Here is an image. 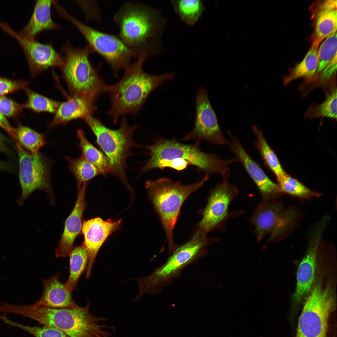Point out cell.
<instances>
[{
  "label": "cell",
  "mask_w": 337,
  "mask_h": 337,
  "mask_svg": "<svg viewBox=\"0 0 337 337\" xmlns=\"http://www.w3.org/2000/svg\"><path fill=\"white\" fill-rule=\"evenodd\" d=\"M298 321L296 337H327L328 320L336 295L330 283L317 280L313 285Z\"/></svg>",
  "instance_id": "9"
},
{
  "label": "cell",
  "mask_w": 337,
  "mask_h": 337,
  "mask_svg": "<svg viewBox=\"0 0 337 337\" xmlns=\"http://www.w3.org/2000/svg\"><path fill=\"white\" fill-rule=\"evenodd\" d=\"M19 158V176L22 193L17 200L20 206L34 191L42 190L48 195L50 203L55 200L52 188L50 171L52 163L45 155L33 154L16 142Z\"/></svg>",
  "instance_id": "11"
},
{
  "label": "cell",
  "mask_w": 337,
  "mask_h": 337,
  "mask_svg": "<svg viewBox=\"0 0 337 337\" xmlns=\"http://www.w3.org/2000/svg\"><path fill=\"white\" fill-rule=\"evenodd\" d=\"M60 16L77 28L94 52L105 59L116 75L120 70L131 64L134 58L137 57L136 53L119 37L94 29L77 20L65 9L61 11Z\"/></svg>",
  "instance_id": "10"
},
{
  "label": "cell",
  "mask_w": 337,
  "mask_h": 337,
  "mask_svg": "<svg viewBox=\"0 0 337 337\" xmlns=\"http://www.w3.org/2000/svg\"><path fill=\"white\" fill-rule=\"evenodd\" d=\"M336 69L337 56H336L321 71L320 81L322 82L328 80L336 71Z\"/></svg>",
  "instance_id": "40"
},
{
  "label": "cell",
  "mask_w": 337,
  "mask_h": 337,
  "mask_svg": "<svg viewBox=\"0 0 337 337\" xmlns=\"http://www.w3.org/2000/svg\"><path fill=\"white\" fill-rule=\"evenodd\" d=\"M15 142L23 146L31 153L36 154L46 143L44 135L26 126L19 125L15 130Z\"/></svg>",
  "instance_id": "29"
},
{
  "label": "cell",
  "mask_w": 337,
  "mask_h": 337,
  "mask_svg": "<svg viewBox=\"0 0 337 337\" xmlns=\"http://www.w3.org/2000/svg\"><path fill=\"white\" fill-rule=\"evenodd\" d=\"M27 97L24 108L37 113L47 112L55 114L61 102L49 98L27 88L25 89Z\"/></svg>",
  "instance_id": "31"
},
{
  "label": "cell",
  "mask_w": 337,
  "mask_h": 337,
  "mask_svg": "<svg viewBox=\"0 0 337 337\" xmlns=\"http://www.w3.org/2000/svg\"><path fill=\"white\" fill-rule=\"evenodd\" d=\"M319 44L313 42L312 45L302 61L287 76L284 78L283 83L286 85L299 78H309L317 71L318 66V47Z\"/></svg>",
  "instance_id": "26"
},
{
  "label": "cell",
  "mask_w": 337,
  "mask_h": 337,
  "mask_svg": "<svg viewBox=\"0 0 337 337\" xmlns=\"http://www.w3.org/2000/svg\"><path fill=\"white\" fill-rule=\"evenodd\" d=\"M337 38L336 32L327 37L320 45L318 51V73L337 56Z\"/></svg>",
  "instance_id": "33"
},
{
  "label": "cell",
  "mask_w": 337,
  "mask_h": 337,
  "mask_svg": "<svg viewBox=\"0 0 337 337\" xmlns=\"http://www.w3.org/2000/svg\"><path fill=\"white\" fill-rule=\"evenodd\" d=\"M87 19L100 23L101 22L100 10L96 1H77Z\"/></svg>",
  "instance_id": "37"
},
{
  "label": "cell",
  "mask_w": 337,
  "mask_h": 337,
  "mask_svg": "<svg viewBox=\"0 0 337 337\" xmlns=\"http://www.w3.org/2000/svg\"><path fill=\"white\" fill-rule=\"evenodd\" d=\"M95 103L81 96H72L66 101L61 102L52 120L48 125L52 128L65 125L78 119H84L92 115L96 109Z\"/></svg>",
  "instance_id": "21"
},
{
  "label": "cell",
  "mask_w": 337,
  "mask_h": 337,
  "mask_svg": "<svg viewBox=\"0 0 337 337\" xmlns=\"http://www.w3.org/2000/svg\"><path fill=\"white\" fill-rule=\"evenodd\" d=\"M206 175L200 181L184 185L165 177L145 183L149 197L160 218L167 237L169 252L175 249L173 239L174 226L184 201L191 194L200 188L209 178Z\"/></svg>",
  "instance_id": "7"
},
{
  "label": "cell",
  "mask_w": 337,
  "mask_h": 337,
  "mask_svg": "<svg viewBox=\"0 0 337 337\" xmlns=\"http://www.w3.org/2000/svg\"><path fill=\"white\" fill-rule=\"evenodd\" d=\"M206 233L199 228L190 240L175 248L164 264L150 275L138 280L139 292L138 297L145 293L162 292L180 276L186 267L205 256L208 244Z\"/></svg>",
  "instance_id": "4"
},
{
  "label": "cell",
  "mask_w": 337,
  "mask_h": 337,
  "mask_svg": "<svg viewBox=\"0 0 337 337\" xmlns=\"http://www.w3.org/2000/svg\"><path fill=\"white\" fill-rule=\"evenodd\" d=\"M114 21L119 28V37L137 57L146 58L159 52L165 21L157 10L140 2L124 3L115 13Z\"/></svg>",
  "instance_id": "1"
},
{
  "label": "cell",
  "mask_w": 337,
  "mask_h": 337,
  "mask_svg": "<svg viewBox=\"0 0 337 337\" xmlns=\"http://www.w3.org/2000/svg\"><path fill=\"white\" fill-rule=\"evenodd\" d=\"M87 184L78 189L77 199L71 213L66 220L63 233L55 251V256L66 257L74 247L76 237L81 232L83 213L86 206L85 193Z\"/></svg>",
  "instance_id": "19"
},
{
  "label": "cell",
  "mask_w": 337,
  "mask_h": 337,
  "mask_svg": "<svg viewBox=\"0 0 337 337\" xmlns=\"http://www.w3.org/2000/svg\"><path fill=\"white\" fill-rule=\"evenodd\" d=\"M227 145L242 164L250 177L266 199L275 197L282 193L277 184L272 181L260 165L247 152L240 141L232 133L227 132Z\"/></svg>",
  "instance_id": "16"
},
{
  "label": "cell",
  "mask_w": 337,
  "mask_h": 337,
  "mask_svg": "<svg viewBox=\"0 0 337 337\" xmlns=\"http://www.w3.org/2000/svg\"><path fill=\"white\" fill-rule=\"evenodd\" d=\"M90 305L88 303L84 307L73 309L15 305L13 312L34 320L43 326L58 329L69 337H103L105 335H111L103 329L113 327L99 324L108 318L93 315L89 311Z\"/></svg>",
  "instance_id": "3"
},
{
  "label": "cell",
  "mask_w": 337,
  "mask_h": 337,
  "mask_svg": "<svg viewBox=\"0 0 337 337\" xmlns=\"http://www.w3.org/2000/svg\"><path fill=\"white\" fill-rule=\"evenodd\" d=\"M325 226L318 223L310 239L305 256L299 264L297 273V284L294 295L295 302L301 301L310 292L314 282L317 252Z\"/></svg>",
  "instance_id": "17"
},
{
  "label": "cell",
  "mask_w": 337,
  "mask_h": 337,
  "mask_svg": "<svg viewBox=\"0 0 337 337\" xmlns=\"http://www.w3.org/2000/svg\"><path fill=\"white\" fill-rule=\"evenodd\" d=\"M336 9L322 10L316 21L313 42L319 44L325 38L336 32Z\"/></svg>",
  "instance_id": "30"
},
{
  "label": "cell",
  "mask_w": 337,
  "mask_h": 337,
  "mask_svg": "<svg viewBox=\"0 0 337 337\" xmlns=\"http://www.w3.org/2000/svg\"><path fill=\"white\" fill-rule=\"evenodd\" d=\"M4 139L2 135L0 134V149H2L4 146Z\"/></svg>",
  "instance_id": "43"
},
{
  "label": "cell",
  "mask_w": 337,
  "mask_h": 337,
  "mask_svg": "<svg viewBox=\"0 0 337 337\" xmlns=\"http://www.w3.org/2000/svg\"><path fill=\"white\" fill-rule=\"evenodd\" d=\"M312 117H325L337 119V90H334L325 101L308 112Z\"/></svg>",
  "instance_id": "34"
},
{
  "label": "cell",
  "mask_w": 337,
  "mask_h": 337,
  "mask_svg": "<svg viewBox=\"0 0 337 337\" xmlns=\"http://www.w3.org/2000/svg\"><path fill=\"white\" fill-rule=\"evenodd\" d=\"M321 11L325 10L336 9V0H326L325 1L321 6Z\"/></svg>",
  "instance_id": "42"
},
{
  "label": "cell",
  "mask_w": 337,
  "mask_h": 337,
  "mask_svg": "<svg viewBox=\"0 0 337 337\" xmlns=\"http://www.w3.org/2000/svg\"><path fill=\"white\" fill-rule=\"evenodd\" d=\"M171 3L180 19L191 27L200 19L205 10L203 3L200 0H174Z\"/></svg>",
  "instance_id": "25"
},
{
  "label": "cell",
  "mask_w": 337,
  "mask_h": 337,
  "mask_svg": "<svg viewBox=\"0 0 337 337\" xmlns=\"http://www.w3.org/2000/svg\"><path fill=\"white\" fill-rule=\"evenodd\" d=\"M6 168L5 164L3 163L0 162V169H5Z\"/></svg>",
  "instance_id": "44"
},
{
  "label": "cell",
  "mask_w": 337,
  "mask_h": 337,
  "mask_svg": "<svg viewBox=\"0 0 337 337\" xmlns=\"http://www.w3.org/2000/svg\"><path fill=\"white\" fill-rule=\"evenodd\" d=\"M137 58L124 69V76L119 81L107 86L106 92L109 94L111 101L108 114L115 124L122 115L137 114L151 92L175 75L173 73L159 76L149 74L143 68L145 56L140 55Z\"/></svg>",
  "instance_id": "2"
},
{
  "label": "cell",
  "mask_w": 337,
  "mask_h": 337,
  "mask_svg": "<svg viewBox=\"0 0 337 337\" xmlns=\"http://www.w3.org/2000/svg\"><path fill=\"white\" fill-rule=\"evenodd\" d=\"M198 143L187 144L175 139H160L152 145L144 146L150 156L141 169V173L150 170L151 166L160 160L181 159L187 161L190 165L195 166L200 172L206 175L220 174L223 180H227L230 173V165L238 162L237 158L222 159L218 155L202 151Z\"/></svg>",
  "instance_id": "5"
},
{
  "label": "cell",
  "mask_w": 337,
  "mask_h": 337,
  "mask_svg": "<svg viewBox=\"0 0 337 337\" xmlns=\"http://www.w3.org/2000/svg\"><path fill=\"white\" fill-rule=\"evenodd\" d=\"M297 216L292 208L284 209L282 205L276 203L266 202L261 204L253 219L258 240L271 233L270 240L276 238L288 228Z\"/></svg>",
  "instance_id": "14"
},
{
  "label": "cell",
  "mask_w": 337,
  "mask_h": 337,
  "mask_svg": "<svg viewBox=\"0 0 337 337\" xmlns=\"http://www.w3.org/2000/svg\"><path fill=\"white\" fill-rule=\"evenodd\" d=\"M277 182L282 193L305 199L317 198L322 195V193L311 190L299 180L288 174Z\"/></svg>",
  "instance_id": "32"
},
{
  "label": "cell",
  "mask_w": 337,
  "mask_h": 337,
  "mask_svg": "<svg viewBox=\"0 0 337 337\" xmlns=\"http://www.w3.org/2000/svg\"><path fill=\"white\" fill-rule=\"evenodd\" d=\"M59 275L56 274L43 281L42 295L32 305L33 306L70 309L79 307L72 298V291L59 281Z\"/></svg>",
  "instance_id": "20"
},
{
  "label": "cell",
  "mask_w": 337,
  "mask_h": 337,
  "mask_svg": "<svg viewBox=\"0 0 337 337\" xmlns=\"http://www.w3.org/2000/svg\"><path fill=\"white\" fill-rule=\"evenodd\" d=\"M28 83L24 80H14L0 77V96L25 89Z\"/></svg>",
  "instance_id": "38"
},
{
  "label": "cell",
  "mask_w": 337,
  "mask_h": 337,
  "mask_svg": "<svg viewBox=\"0 0 337 337\" xmlns=\"http://www.w3.org/2000/svg\"><path fill=\"white\" fill-rule=\"evenodd\" d=\"M122 220H104L97 217L83 222L81 232L84 237L83 245L88 254L86 277L90 276L96 256L104 242L114 232L120 228Z\"/></svg>",
  "instance_id": "15"
},
{
  "label": "cell",
  "mask_w": 337,
  "mask_h": 337,
  "mask_svg": "<svg viewBox=\"0 0 337 337\" xmlns=\"http://www.w3.org/2000/svg\"><path fill=\"white\" fill-rule=\"evenodd\" d=\"M70 275L64 284L69 290L72 291L87 265L88 254L82 244L73 248L70 254Z\"/></svg>",
  "instance_id": "27"
},
{
  "label": "cell",
  "mask_w": 337,
  "mask_h": 337,
  "mask_svg": "<svg viewBox=\"0 0 337 337\" xmlns=\"http://www.w3.org/2000/svg\"><path fill=\"white\" fill-rule=\"evenodd\" d=\"M196 116L193 130L183 139L194 140L199 143L205 140L216 145H228L218 123L216 115L210 102L208 93L200 89L196 96Z\"/></svg>",
  "instance_id": "13"
},
{
  "label": "cell",
  "mask_w": 337,
  "mask_h": 337,
  "mask_svg": "<svg viewBox=\"0 0 337 337\" xmlns=\"http://www.w3.org/2000/svg\"><path fill=\"white\" fill-rule=\"evenodd\" d=\"M188 165H190L189 163L183 159L162 160L153 164L150 167V170L155 168L162 169L166 168H169L177 171H181L185 169Z\"/></svg>",
  "instance_id": "39"
},
{
  "label": "cell",
  "mask_w": 337,
  "mask_h": 337,
  "mask_svg": "<svg viewBox=\"0 0 337 337\" xmlns=\"http://www.w3.org/2000/svg\"><path fill=\"white\" fill-rule=\"evenodd\" d=\"M110 336L108 335H105L104 336V337H110Z\"/></svg>",
  "instance_id": "45"
},
{
  "label": "cell",
  "mask_w": 337,
  "mask_h": 337,
  "mask_svg": "<svg viewBox=\"0 0 337 337\" xmlns=\"http://www.w3.org/2000/svg\"><path fill=\"white\" fill-rule=\"evenodd\" d=\"M238 193L237 187L227 180L218 184L211 194L199 228L207 232L218 225L227 216L229 204Z\"/></svg>",
  "instance_id": "18"
},
{
  "label": "cell",
  "mask_w": 337,
  "mask_h": 337,
  "mask_svg": "<svg viewBox=\"0 0 337 337\" xmlns=\"http://www.w3.org/2000/svg\"><path fill=\"white\" fill-rule=\"evenodd\" d=\"M6 323L19 327L35 337H69L62 331L52 327L29 326L13 322L7 318Z\"/></svg>",
  "instance_id": "35"
},
{
  "label": "cell",
  "mask_w": 337,
  "mask_h": 337,
  "mask_svg": "<svg viewBox=\"0 0 337 337\" xmlns=\"http://www.w3.org/2000/svg\"><path fill=\"white\" fill-rule=\"evenodd\" d=\"M0 127H1L14 139L15 129L10 125L5 117L0 113Z\"/></svg>",
  "instance_id": "41"
},
{
  "label": "cell",
  "mask_w": 337,
  "mask_h": 337,
  "mask_svg": "<svg viewBox=\"0 0 337 337\" xmlns=\"http://www.w3.org/2000/svg\"><path fill=\"white\" fill-rule=\"evenodd\" d=\"M77 135L82 154L88 161L96 166L102 175L107 173L113 175L114 171L107 158L102 152L94 147L87 139L83 130H77Z\"/></svg>",
  "instance_id": "24"
},
{
  "label": "cell",
  "mask_w": 337,
  "mask_h": 337,
  "mask_svg": "<svg viewBox=\"0 0 337 337\" xmlns=\"http://www.w3.org/2000/svg\"><path fill=\"white\" fill-rule=\"evenodd\" d=\"M252 129L256 137L255 146L263 159L265 165L275 176L277 181L288 174L283 168L274 150L267 142L262 131L255 125Z\"/></svg>",
  "instance_id": "23"
},
{
  "label": "cell",
  "mask_w": 337,
  "mask_h": 337,
  "mask_svg": "<svg viewBox=\"0 0 337 337\" xmlns=\"http://www.w3.org/2000/svg\"><path fill=\"white\" fill-rule=\"evenodd\" d=\"M83 120L95 135L97 143L108 159L113 169V175L131 191L125 174L126 161L132 155L131 149L137 146L133 136L138 125H129L125 116L121 120L119 128L115 130L106 127L98 119L92 115Z\"/></svg>",
  "instance_id": "8"
},
{
  "label": "cell",
  "mask_w": 337,
  "mask_h": 337,
  "mask_svg": "<svg viewBox=\"0 0 337 337\" xmlns=\"http://www.w3.org/2000/svg\"><path fill=\"white\" fill-rule=\"evenodd\" d=\"M0 28L15 39L24 52L30 72L36 76L51 67H61L64 62V56L50 43H42L34 39L21 36L6 22L0 21Z\"/></svg>",
  "instance_id": "12"
},
{
  "label": "cell",
  "mask_w": 337,
  "mask_h": 337,
  "mask_svg": "<svg viewBox=\"0 0 337 337\" xmlns=\"http://www.w3.org/2000/svg\"><path fill=\"white\" fill-rule=\"evenodd\" d=\"M24 108L23 104H20L8 98L0 96V113L4 116H17Z\"/></svg>",
  "instance_id": "36"
},
{
  "label": "cell",
  "mask_w": 337,
  "mask_h": 337,
  "mask_svg": "<svg viewBox=\"0 0 337 337\" xmlns=\"http://www.w3.org/2000/svg\"><path fill=\"white\" fill-rule=\"evenodd\" d=\"M61 51L64 55V62L60 68L71 96H83L95 103L106 92L107 85L90 60L94 51L88 44L84 48L75 47L67 41Z\"/></svg>",
  "instance_id": "6"
},
{
  "label": "cell",
  "mask_w": 337,
  "mask_h": 337,
  "mask_svg": "<svg viewBox=\"0 0 337 337\" xmlns=\"http://www.w3.org/2000/svg\"><path fill=\"white\" fill-rule=\"evenodd\" d=\"M53 0H37L31 16L20 35L27 39H34L40 32L46 30L60 29L61 26L52 19L51 5Z\"/></svg>",
  "instance_id": "22"
},
{
  "label": "cell",
  "mask_w": 337,
  "mask_h": 337,
  "mask_svg": "<svg viewBox=\"0 0 337 337\" xmlns=\"http://www.w3.org/2000/svg\"><path fill=\"white\" fill-rule=\"evenodd\" d=\"M65 158L70 171L76 178L77 188L96 176L102 174L96 166L87 160L81 154L77 159L68 157Z\"/></svg>",
  "instance_id": "28"
}]
</instances>
